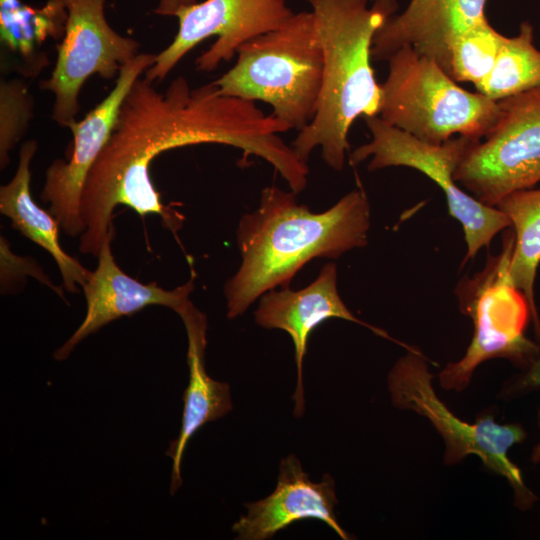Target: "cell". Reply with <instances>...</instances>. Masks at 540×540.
<instances>
[{
    "instance_id": "cell-25",
    "label": "cell",
    "mask_w": 540,
    "mask_h": 540,
    "mask_svg": "<svg viewBox=\"0 0 540 540\" xmlns=\"http://www.w3.org/2000/svg\"><path fill=\"white\" fill-rule=\"evenodd\" d=\"M197 0H159L154 13L161 16H175L183 7L192 5Z\"/></svg>"
},
{
    "instance_id": "cell-2",
    "label": "cell",
    "mask_w": 540,
    "mask_h": 540,
    "mask_svg": "<svg viewBox=\"0 0 540 540\" xmlns=\"http://www.w3.org/2000/svg\"><path fill=\"white\" fill-rule=\"evenodd\" d=\"M295 196L268 186L258 208L240 219L236 234L242 262L224 286L229 319L242 315L265 292L289 287L313 258L334 259L367 245L370 205L363 188L321 213L298 204Z\"/></svg>"
},
{
    "instance_id": "cell-13",
    "label": "cell",
    "mask_w": 540,
    "mask_h": 540,
    "mask_svg": "<svg viewBox=\"0 0 540 540\" xmlns=\"http://www.w3.org/2000/svg\"><path fill=\"white\" fill-rule=\"evenodd\" d=\"M339 318L361 324L375 334L400 343L383 330L371 326L355 317L342 301L337 289V269L334 263L325 264L317 278L305 288L293 291L284 287L269 290L260 296L255 311L256 323L267 329L286 331L294 344L297 367V383L293 394L294 415L304 413L303 359L311 332L322 322Z\"/></svg>"
},
{
    "instance_id": "cell-12",
    "label": "cell",
    "mask_w": 540,
    "mask_h": 540,
    "mask_svg": "<svg viewBox=\"0 0 540 540\" xmlns=\"http://www.w3.org/2000/svg\"><path fill=\"white\" fill-rule=\"evenodd\" d=\"M155 56L140 52L122 67L109 94L83 119L69 125L73 140L66 159H55L46 170L40 198L71 237L83 232L81 196L86 178L111 136L124 98Z\"/></svg>"
},
{
    "instance_id": "cell-11",
    "label": "cell",
    "mask_w": 540,
    "mask_h": 540,
    "mask_svg": "<svg viewBox=\"0 0 540 540\" xmlns=\"http://www.w3.org/2000/svg\"><path fill=\"white\" fill-rule=\"evenodd\" d=\"M289 0H204L181 8L175 15L178 31L172 42L156 54L144 77L164 80L175 66L202 41L216 36L215 42L196 59V69L215 70L233 59L248 41L277 29L295 12Z\"/></svg>"
},
{
    "instance_id": "cell-17",
    "label": "cell",
    "mask_w": 540,
    "mask_h": 540,
    "mask_svg": "<svg viewBox=\"0 0 540 540\" xmlns=\"http://www.w3.org/2000/svg\"><path fill=\"white\" fill-rule=\"evenodd\" d=\"M176 313L181 317L187 332L189 383L183 395L184 409L179 435L166 451V455L172 459V495L182 484L181 462L190 438L204 424L222 418L232 409L229 385L212 379L205 369V315L190 299Z\"/></svg>"
},
{
    "instance_id": "cell-10",
    "label": "cell",
    "mask_w": 540,
    "mask_h": 540,
    "mask_svg": "<svg viewBox=\"0 0 540 540\" xmlns=\"http://www.w3.org/2000/svg\"><path fill=\"white\" fill-rule=\"evenodd\" d=\"M66 9L65 30L50 77L40 88L54 96L51 118L69 127L79 112V94L93 75L117 78L139 53L140 43L115 31L105 17L107 0H59Z\"/></svg>"
},
{
    "instance_id": "cell-20",
    "label": "cell",
    "mask_w": 540,
    "mask_h": 540,
    "mask_svg": "<svg viewBox=\"0 0 540 540\" xmlns=\"http://www.w3.org/2000/svg\"><path fill=\"white\" fill-rule=\"evenodd\" d=\"M495 207L509 218L515 231L508 264L509 280L525 296L536 332L540 335V320L534 298L540 263V189L512 192Z\"/></svg>"
},
{
    "instance_id": "cell-7",
    "label": "cell",
    "mask_w": 540,
    "mask_h": 540,
    "mask_svg": "<svg viewBox=\"0 0 540 540\" xmlns=\"http://www.w3.org/2000/svg\"><path fill=\"white\" fill-rule=\"evenodd\" d=\"M388 388L392 403L399 409L413 410L427 418L445 442L444 460L448 465L476 455L484 465L505 477L515 491L520 505L535 499L525 486L521 472L508 458V449L523 441L525 432L517 424L500 425L492 416L467 423L455 416L437 397L432 375L423 354L407 350L391 369Z\"/></svg>"
},
{
    "instance_id": "cell-8",
    "label": "cell",
    "mask_w": 540,
    "mask_h": 540,
    "mask_svg": "<svg viewBox=\"0 0 540 540\" xmlns=\"http://www.w3.org/2000/svg\"><path fill=\"white\" fill-rule=\"evenodd\" d=\"M497 102L492 127L471 143L454 173L461 187L493 207L540 182V86Z\"/></svg>"
},
{
    "instance_id": "cell-14",
    "label": "cell",
    "mask_w": 540,
    "mask_h": 540,
    "mask_svg": "<svg viewBox=\"0 0 540 540\" xmlns=\"http://www.w3.org/2000/svg\"><path fill=\"white\" fill-rule=\"evenodd\" d=\"M337 504L334 480L325 474L314 482L303 470L295 455L283 458L275 490L267 497L245 504L247 513L232 527L237 539H271L290 524L316 519L326 523L344 540L350 539L338 523L334 507Z\"/></svg>"
},
{
    "instance_id": "cell-18",
    "label": "cell",
    "mask_w": 540,
    "mask_h": 540,
    "mask_svg": "<svg viewBox=\"0 0 540 540\" xmlns=\"http://www.w3.org/2000/svg\"><path fill=\"white\" fill-rule=\"evenodd\" d=\"M37 149L38 143L34 139L21 145L16 172L7 184L0 187V211L16 230L53 257L64 287L75 293L84 284L89 270L64 251L59 242L61 228L56 218L32 198L30 165Z\"/></svg>"
},
{
    "instance_id": "cell-19",
    "label": "cell",
    "mask_w": 540,
    "mask_h": 540,
    "mask_svg": "<svg viewBox=\"0 0 540 540\" xmlns=\"http://www.w3.org/2000/svg\"><path fill=\"white\" fill-rule=\"evenodd\" d=\"M67 12L59 0H48L42 9H32L19 0H0L2 46L23 61L21 71L34 77L47 64L40 47L48 38H62Z\"/></svg>"
},
{
    "instance_id": "cell-16",
    "label": "cell",
    "mask_w": 540,
    "mask_h": 540,
    "mask_svg": "<svg viewBox=\"0 0 540 540\" xmlns=\"http://www.w3.org/2000/svg\"><path fill=\"white\" fill-rule=\"evenodd\" d=\"M487 0H411L404 12L389 17L376 32L371 55L387 60L404 45L434 60L445 72L454 40L486 19Z\"/></svg>"
},
{
    "instance_id": "cell-21",
    "label": "cell",
    "mask_w": 540,
    "mask_h": 540,
    "mask_svg": "<svg viewBox=\"0 0 540 540\" xmlns=\"http://www.w3.org/2000/svg\"><path fill=\"white\" fill-rule=\"evenodd\" d=\"M540 86V50L534 45L533 26L525 21L519 33L507 37L489 75L476 90L494 101Z\"/></svg>"
},
{
    "instance_id": "cell-6",
    "label": "cell",
    "mask_w": 540,
    "mask_h": 540,
    "mask_svg": "<svg viewBox=\"0 0 540 540\" xmlns=\"http://www.w3.org/2000/svg\"><path fill=\"white\" fill-rule=\"evenodd\" d=\"M364 121L371 140L351 153L350 163L355 165L371 157L370 171L404 166L434 181L445 194L449 214L463 228L467 245L464 261L475 257L479 250L490 245L495 235L511 226L502 211L466 193L454 178L464 153L475 140L458 136L442 144H430L389 125L378 115L365 117Z\"/></svg>"
},
{
    "instance_id": "cell-23",
    "label": "cell",
    "mask_w": 540,
    "mask_h": 540,
    "mask_svg": "<svg viewBox=\"0 0 540 540\" xmlns=\"http://www.w3.org/2000/svg\"><path fill=\"white\" fill-rule=\"evenodd\" d=\"M34 116V99L28 85L19 78L0 82V166L7 167L10 151L26 134Z\"/></svg>"
},
{
    "instance_id": "cell-22",
    "label": "cell",
    "mask_w": 540,
    "mask_h": 540,
    "mask_svg": "<svg viewBox=\"0 0 540 540\" xmlns=\"http://www.w3.org/2000/svg\"><path fill=\"white\" fill-rule=\"evenodd\" d=\"M506 38L484 19L454 40L446 73L456 82H471L476 86L491 72Z\"/></svg>"
},
{
    "instance_id": "cell-9",
    "label": "cell",
    "mask_w": 540,
    "mask_h": 540,
    "mask_svg": "<svg viewBox=\"0 0 540 540\" xmlns=\"http://www.w3.org/2000/svg\"><path fill=\"white\" fill-rule=\"evenodd\" d=\"M514 244L511 235L502 253L472 282L473 296L462 299L464 311L474 323V336L457 362L449 363L440 373L444 389L463 390L482 362L507 358L517 363L533 361L538 346L524 335L531 316L528 302L508 277V264Z\"/></svg>"
},
{
    "instance_id": "cell-5",
    "label": "cell",
    "mask_w": 540,
    "mask_h": 540,
    "mask_svg": "<svg viewBox=\"0 0 540 540\" xmlns=\"http://www.w3.org/2000/svg\"><path fill=\"white\" fill-rule=\"evenodd\" d=\"M379 117L421 141L442 144L454 135L481 140L495 122L498 102L460 87L434 60L404 45L388 59Z\"/></svg>"
},
{
    "instance_id": "cell-4",
    "label": "cell",
    "mask_w": 540,
    "mask_h": 540,
    "mask_svg": "<svg viewBox=\"0 0 540 540\" xmlns=\"http://www.w3.org/2000/svg\"><path fill=\"white\" fill-rule=\"evenodd\" d=\"M322 71L313 13L301 11L242 45L233 67L213 82L221 94L270 105L274 116L299 132L316 112Z\"/></svg>"
},
{
    "instance_id": "cell-15",
    "label": "cell",
    "mask_w": 540,
    "mask_h": 540,
    "mask_svg": "<svg viewBox=\"0 0 540 540\" xmlns=\"http://www.w3.org/2000/svg\"><path fill=\"white\" fill-rule=\"evenodd\" d=\"M110 243L111 240L104 243L97 256V267L88 272L82 285L87 304L86 315L72 336L55 351L54 358L58 361L65 360L90 334L147 306H166L176 312L189 300L194 289L193 272L187 283L173 290H165L155 282H139L117 265Z\"/></svg>"
},
{
    "instance_id": "cell-3",
    "label": "cell",
    "mask_w": 540,
    "mask_h": 540,
    "mask_svg": "<svg viewBox=\"0 0 540 540\" xmlns=\"http://www.w3.org/2000/svg\"><path fill=\"white\" fill-rule=\"evenodd\" d=\"M323 55L321 89L312 120L299 131L292 147L307 162L321 148L325 163L344 167L349 130L358 117L377 116L381 84L371 65L376 32L396 8L394 0H308Z\"/></svg>"
},
{
    "instance_id": "cell-24",
    "label": "cell",
    "mask_w": 540,
    "mask_h": 540,
    "mask_svg": "<svg viewBox=\"0 0 540 540\" xmlns=\"http://www.w3.org/2000/svg\"><path fill=\"white\" fill-rule=\"evenodd\" d=\"M521 385L525 387L540 385V359L533 362L531 369L528 371L527 375L523 378ZM539 426H540V413H539ZM532 461L534 463L540 462V441L533 450Z\"/></svg>"
},
{
    "instance_id": "cell-1",
    "label": "cell",
    "mask_w": 540,
    "mask_h": 540,
    "mask_svg": "<svg viewBox=\"0 0 540 540\" xmlns=\"http://www.w3.org/2000/svg\"><path fill=\"white\" fill-rule=\"evenodd\" d=\"M289 126L265 114L256 102L221 94L214 82L192 88L183 76L165 91L139 77L124 98L111 136L91 168L81 196L83 232L79 250L97 257L113 237L118 205L138 215H158L175 235L183 218L165 206L150 166L163 152L198 144H223L271 164L290 189L307 185L309 168L279 136Z\"/></svg>"
}]
</instances>
